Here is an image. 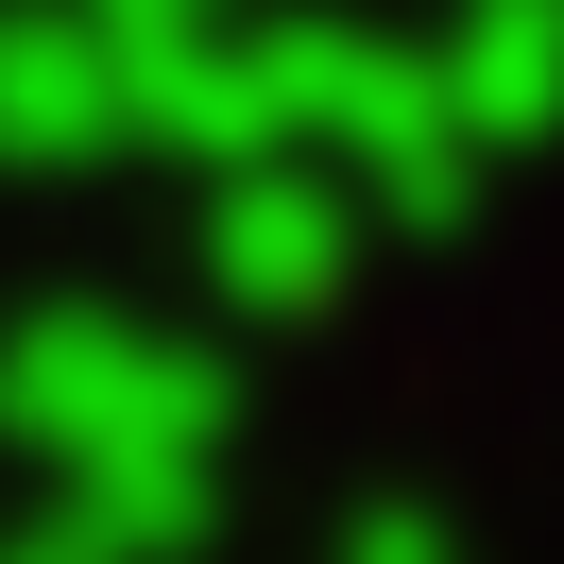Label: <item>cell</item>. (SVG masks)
<instances>
[]
</instances>
